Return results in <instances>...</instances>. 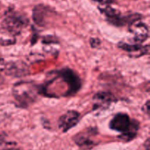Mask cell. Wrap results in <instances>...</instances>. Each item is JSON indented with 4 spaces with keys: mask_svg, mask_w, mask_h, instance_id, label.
I'll use <instances>...</instances> for the list:
<instances>
[{
    "mask_svg": "<svg viewBox=\"0 0 150 150\" xmlns=\"http://www.w3.org/2000/svg\"><path fill=\"white\" fill-rule=\"evenodd\" d=\"M12 95L18 107L26 108L36 102L40 95V88L33 81H20L13 85Z\"/></svg>",
    "mask_w": 150,
    "mask_h": 150,
    "instance_id": "2",
    "label": "cell"
},
{
    "mask_svg": "<svg viewBox=\"0 0 150 150\" xmlns=\"http://www.w3.org/2000/svg\"><path fill=\"white\" fill-rule=\"evenodd\" d=\"M54 13L51 7L43 4H38L32 10V19L34 22L39 26H45L49 22L48 20Z\"/></svg>",
    "mask_w": 150,
    "mask_h": 150,
    "instance_id": "9",
    "label": "cell"
},
{
    "mask_svg": "<svg viewBox=\"0 0 150 150\" xmlns=\"http://www.w3.org/2000/svg\"><path fill=\"white\" fill-rule=\"evenodd\" d=\"M92 1H98V2L101 3V4H108V3L111 2L112 0H92Z\"/></svg>",
    "mask_w": 150,
    "mask_h": 150,
    "instance_id": "16",
    "label": "cell"
},
{
    "mask_svg": "<svg viewBox=\"0 0 150 150\" xmlns=\"http://www.w3.org/2000/svg\"><path fill=\"white\" fill-rule=\"evenodd\" d=\"M1 73H2V72L0 71V85L2 84L3 82H4V77H3V76L1 75Z\"/></svg>",
    "mask_w": 150,
    "mask_h": 150,
    "instance_id": "18",
    "label": "cell"
},
{
    "mask_svg": "<svg viewBox=\"0 0 150 150\" xmlns=\"http://www.w3.org/2000/svg\"><path fill=\"white\" fill-rule=\"evenodd\" d=\"M4 73L13 77H23L29 74V69L22 62H7Z\"/></svg>",
    "mask_w": 150,
    "mask_h": 150,
    "instance_id": "11",
    "label": "cell"
},
{
    "mask_svg": "<svg viewBox=\"0 0 150 150\" xmlns=\"http://www.w3.org/2000/svg\"><path fill=\"white\" fill-rule=\"evenodd\" d=\"M117 101L115 96L108 92H98L92 98L93 111L105 110L111 105L112 103Z\"/></svg>",
    "mask_w": 150,
    "mask_h": 150,
    "instance_id": "10",
    "label": "cell"
},
{
    "mask_svg": "<svg viewBox=\"0 0 150 150\" xmlns=\"http://www.w3.org/2000/svg\"><path fill=\"white\" fill-rule=\"evenodd\" d=\"M89 43H90V45L92 48H98V47L100 45L101 41L99 38H91L90 40H89Z\"/></svg>",
    "mask_w": 150,
    "mask_h": 150,
    "instance_id": "13",
    "label": "cell"
},
{
    "mask_svg": "<svg viewBox=\"0 0 150 150\" xmlns=\"http://www.w3.org/2000/svg\"><path fill=\"white\" fill-rule=\"evenodd\" d=\"M128 29L133 35V40L139 43H143L149 38V27L141 20L136 21L128 25Z\"/></svg>",
    "mask_w": 150,
    "mask_h": 150,
    "instance_id": "8",
    "label": "cell"
},
{
    "mask_svg": "<svg viewBox=\"0 0 150 150\" xmlns=\"http://www.w3.org/2000/svg\"><path fill=\"white\" fill-rule=\"evenodd\" d=\"M142 110L144 114H146V115L147 116L149 115V100H148L145 103L144 105L142 106Z\"/></svg>",
    "mask_w": 150,
    "mask_h": 150,
    "instance_id": "15",
    "label": "cell"
},
{
    "mask_svg": "<svg viewBox=\"0 0 150 150\" xmlns=\"http://www.w3.org/2000/svg\"><path fill=\"white\" fill-rule=\"evenodd\" d=\"M51 77L39 86L40 94L49 98L69 97L81 87L80 77L70 68H62L50 73Z\"/></svg>",
    "mask_w": 150,
    "mask_h": 150,
    "instance_id": "1",
    "label": "cell"
},
{
    "mask_svg": "<svg viewBox=\"0 0 150 150\" xmlns=\"http://www.w3.org/2000/svg\"><path fill=\"white\" fill-rule=\"evenodd\" d=\"M29 20L26 16L18 11L9 9L4 14V18L1 22V29L15 38L20 35L23 29L27 26Z\"/></svg>",
    "mask_w": 150,
    "mask_h": 150,
    "instance_id": "4",
    "label": "cell"
},
{
    "mask_svg": "<svg viewBox=\"0 0 150 150\" xmlns=\"http://www.w3.org/2000/svg\"><path fill=\"white\" fill-rule=\"evenodd\" d=\"M98 134L96 128L89 127L83 131L79 133L73 137L75 143L82 149H91L96 146L97 143L94 141L93 138Z\"/></svg>",
    "mask_w": 150,
    "mask_h": 150,
    "instance_id": "6",
    "label": "cell"
},
{
    "mask_svg": "<svg viewBox=\"0 0 150 150\" xmlns=\"http://www.w3.org/2000/svg\"><path fill=\"white\" fill-rule=\"evenodd\" d=\"M0 150H21L17 147L16 142H9L5 136L0 135Z\"/></svg>",
    "mask_w": 150,
    "mask_h": 150,
    "instance_id": "12",
    "label": "cell"
},
{
    "mask_svg": "<svg viewBox=\"0 0 150 150\" xmlns=\"http://www.w3.org/2000/svg\"><path fill=\"white\" fill-rule=\"evenodd\" d=\"M117 47L128 53L130 57H136V58L146 55L149 54V45H142V43H139L133 40L131 42L120 41L117 44Z\"/></svg>",
    "mask_w": 150,
    "mask_h": 150,
    "instance_id": "5",
    "label": "cell"
},
{
    "mask_svg": "<svg viewBox=\"0 0 150 150\" xmlns=\"http://www.w3.org/2000/svg\"><path fill=\"white\" fill-rule=\"evenodd\" d=\"M144 147L146 150H149V139H146V142L144 143Z\"/></svg>",
    "mask_w": 150,
    "mask_h": 150,
    "instance_id": "17",
    "label": "cell"
},
{
    "mask_svg": "<svg viewBox=\"0 0 150 150\" xmlns=\"http://www.w3.org/2000/svg\"><path fill=\"white\" fill-rule=\"evenodd\" d=\"M140 124L125 113H118L109 122L110 129L120 133L119 139L124 142H130L137 136Z\"/></svg>",
    "mask_w": 150,
    "mask_h": 150,
    "instance_id": "3",
    "label": "cell"
},
{
    "mask_svg": "<svg viewBox=\"0 0 150 150\" xmlns=\"http://www.w3.org/2000/svg\"><path fill=\"white\" fill-rule=\"evenodd\" d=\"M81 120V114L75 110H69L59 117L58 127L63 133H66L77 125Z\"/></svg>",
    "mask_w": 150,
    "mask_h": 150,
    "instance_id": "7",
    "label": "cell"
},
{
    "mask_svg": "<svg viewBox=\"0 0 150 150\" xmlns=\"http://www.w3.org/2000/svg\"><path fill=\"white\" fill-rule=\"evenodd\" d=\"M16 42V40H15V38H13V39H0V44L2 45H12V44H14Z\"/></svg>",
    "mask_w": 150,
    "mask_h": 150,
    "instance_id": "14",
    "label": "cell"
}]
</instances>
